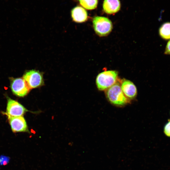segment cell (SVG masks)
<instances>
[{
	"label": "cell",
	"mask_w": 170,
	"mask_h": 170,
	"mask_svg": "<svg viewBox=\"0 0 170 170\" xmlns=\"http://www.w3.org/2000/svg\"><path fill=\"white\" fill-rule=\"evenodd\" d=\"M164 133L167 137H170V121L165 125L164 128Z\"/></svg>",
	"instance_id": "obj_14"
},
{
	"label": "cell",
	"mask_w": 170,
	"mask_h": 170,
	"mask_svg": "<svg viewBox=\"0 0 170 170\" xmlns=\"http://www.w3.org/2000/svg\"><path fill=\"white\" fill-rule=\"evenodd\" d=\"M78 1L81 6L89 10L95 9L98 2V0H78Z\"/></svg>",
	"instance_id": "obj_12"
},
{
	"label": "cell",
	"mask_w": 170,
	"mask_h": 170,
	"mask_svg": "<svg viewBox=\"0 0 170 170\" xmlns=\"http://www.w3.org/2000/svg\"><path fill=\"white\" fill-rule=\"evenodd\" d=\"M122 90L127 98L130 100L136 98L137 95V89L131 81L123 79L121 83Z\"/></svg>",
	"instance_id": "obj_8"
},
{
	"label": "cell",
	"mask_w": 170,
	"mask_h": 170,
	"mask_svg": "<svg viewBox=\"0 0 170 170\" xmlns=\"http://www.w3.org/2000/svg\"><path fill=\"white\" fill-rule=\"evenodd\" d=\"M164 54L165 55H170V40L168 42L166 46Z\"/></svg>",
	"instance_id": "obj_15"
},
{
	"label": "cell",
	"mask_w": 170,
	"mask_h": 170,
	"mask_svg": "<svg viewBox=\"0 0 170 170\" xmlns=\"http://www.w3.org/2000/svg\"><path fill=\"white\" fill-rule=\"evenodd\" d=\"M106 95L109 101L116 106H123L130 102L123 94L121 83L118 81L113 86L106 90Z\"/></svg>",
	"instance_id": "obj_1"
},
{
	"label": "cell",
	"mask_w": 170,
	"mask_h": 170,
	"mask_svg": "<svg viewBox=\"0 0 170 170\" xmlns=\"http://www.w3.org/2000/svg\"><path fill=\"white\" fill-rule=\"evenodd\" d=\"M23 78L30 89L40 87L44 84L43 75L39 71L32 70L26 71Z\"/></svg>",
	"instance_id": "obj_4"
},
{
	"label": "cell",
	"mask_w": 170,
	"mask_h": 170,
	"mask_svg": "<svg viewBox=\"0 0 170 170\" xmlns=\"http://www.w3.org/2000/svg\"><path fill=\"white\" fill-rule=\"evenodd\" d=\"M8 117L11 129L13 132H29L27 124L22 116Z\"/></svg>",
	"instance_id": "obj_7"
},
{
	"label": "cell",
	"mask_w": 170,
	"mask_h": 170,
	"mask_svg": "<svg viewBox=\"0 0 170 170\" xmlns=\"http://www.w3.org/2000/svg\"><path fill=\"white\" fill-rule=\"evenodd\" d=\"M118 81V72L109 70L100 73L96 78V83L98 90L103 91L113 86Z\"/></svg>",
	"instance_id": "obj_2"
},
{
	"label": "cell",
	"mask_w": 170,
	"mask_h": 170,
	"mask_svg": "<svg viewBox=\"0 0 170 170\" xmlns=\"http://www.w3.org/2000/svg\"><path fill=\"white\" fill-rule=\"evenodd\" d=\"M28 110L21 104L10 98L8 99L6 114L8 117L22 116Z\"/></svg>",
	"instance_id": "obj_6"
},
{
	"label": "cell",
	"mask_w": 170,
	"mask_h": 170,
	"mask_svg": "<svg viewBox=\"0 0 170 170\" xmlns=\"http://www.w3.org/2000/svg\"><path fill=\"white\" fill-rule=\"evenodd\" d=\"M71 15L73 22L82 23L87 21L88 18L87 11L82 7H75L71 10Z\"/></svg>",
	"instance_id": "obj_9"
},
{
	"label": "cell",
	"mask_w": 170,
	"mask_h": 170,
	"mask_svg": "<svg viewBox=\"0 0 170 170\" xmlns=\"http://www.w3.org/2000/svg\"><path fill=\"white\" fill-rule=\"evenodd\" d=\"M92 22L95 32L99 36H106L112 30V23L107 18L95 16L93 19Z\"/></svg>",
	"instance_id": "obj_3"
},
{
	"label": "cell",
	"mask_w": 170,
	"mask_h": 170,
	"mask_svg": "<svg viewBox=\"0 0 170 170\" xmlns=\"http://www.w3.org/2000/svg\"><path fill=\"white\" fill-rule=\"evenodd\" d=\"M10 158L5 155L0 156V165L5 166L8 164L10 162Z\"/></svg>",
	"instance_id": "obj_13"
},
{
	"label": "cell",
	"mask_w": 170,
	"mask_h": 170,
	"mask_svg": "<svg viewBox=\"0 0 170 170\" xmlns=\"http://www.w3.org/2000/svg\"><path fill=\"white\" fill-rule=\"evenodd\" d=\"M10 80V88L14 95L24 97L29 93L30 89L23 78H12Z\"/></svg>",
	"instance_id": "obj_5"
},
{
	"label": "cell",
	"mask_w": 170,
	"mask_h": 170,
	"mask_svg": "<svg viewBox=\"0 0 170 170\" xmlns=\"http://www.w3.org/2000/svg\"><path fill=\"white\" fill-rule=\"evenodd\" d=\"M159 33L162 39L170 40V22H165L162 24L159 29Z\"/></svg>",
	"instance_id": "obj_11"
},
{
	"label": "cell",
	"mask_w": 170,
	"mask_h": 170,
	"mask_svg": "<svg viewBox=\"0 0 170 170\" xmlns=\"http://www.w3.org/2000/svg\"><path fill=\"white\" fill-rule=\"evenodd\" d=\"M121 7L119 0H104L103 4L104 12L108 14L117 13L120 10Z\"/></svg>",
	"instance_id": "obj_10"
}]
</instances>
